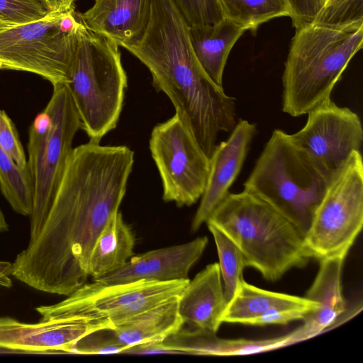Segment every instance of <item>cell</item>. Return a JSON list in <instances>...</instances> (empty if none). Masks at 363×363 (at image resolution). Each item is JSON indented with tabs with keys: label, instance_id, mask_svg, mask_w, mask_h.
I'll return each mask as SVG.
<instances>
[{
	"label": "cell",
	"instance_id": "32",
	"mask_svg": "<svg viewBox=\"0 0 363 363\" xmlns=\"http://www.w3.org/2000/svg\"><path fill=\"white\" fill-rule=\"evenodd\" d=\"M295 28L315 22L322 8L321 0H286Z\"/></svg>",
	"mask_w": 363,
	"mask_h": 363
},
{
	"label": "cell",
	"instance_id": "36",
	"mask_svg": "<svg viewBox=\"0 0 363 363\" xmlns=\"http://www.w3.org/2000/svg\"><path fill=\"white\" fill-rule=\"evenodd\" d=\"M9 230V225L6 223V218L3 212L0 208V233H4Z\"/></svg>",
	"mask_w": 363,
	"mask_h": 363
},
{
	"label": "cell",
	"instance_id": "30",
	"mask_svg": "<svg viewBox=\"0 0 363 363\" xmlns=\"http://www.w3.org/2000/svg\"><path fill=\"white\" fill-rule=\"evenodd\" d=\"M318 306L319 304L312 300L303 304L278 306L253 319L247 325H286L294 320H303L308 313L318 309Z\"/></svg>",
	"mask_w": 363,
	"mask_h": 363
},
{
	"label": "cell",
	"instance_id": "6",
	"mask_svg": "<svg viewBox=\"0 0 363 363\" xmlns=\"http://www.w3.org/2000/svg\"><path fill=\"white\" fill-rule=\"evenodd\" d=\"M79 129V117L67 85L54 86L49 102L28 130L27 167L33 183L30 240L47 218Z\"/></svg>",
	"mask_w": 363,
	"mask_h": 363
},
{
	"label": "cell",
	"instance_id": "7",
	"mask_svg": "<svg viewBox=\"0 0 363 363\" xmlns=\"http://www.w3.org/2000/svg\"><path fill=\"white\" fill-rule=\"evenodd\" d=\"M81 21L73 7L1 30L0 69L35 74L52 86L66 84Z\"/></svg>",
	"mask_w": 363,
	"mask_h": 363
},
{
	"label": "cell",
	"instance_id": "5",
	"mask_svg": "<svg viewBox=\"0 0 363 363\" xmlns=\"http://www.w3.org/2000/svg\"><path fill=\"white\" fill-rule=\"evenodd\" d=\"M331 179L296 147L289 134L275 129L243 186L305 235Z\"/></svg>",
	"mask_w": 363,
	"mask_h": 363
},
{
	"label": "cell",
	"instance_id": "11",
	"mask_svg": "<svg viewBox=\"0 0 363 363\" xmlns=\"http://www.w3.org/2000/svg\"><path fill=\"white\" fill-rule=\"evenodd\" d=\"M305 125L289 134L296 147L332 179L352 154L360 151L363 130L359 116L328 99L308 113Z\"/></svg>",
	"mask_w": 363,
	"mask_h": 363
},
{
	"label": "cell",
	"instance_id": "17",
	"mask_svg": "<svg viewBox=\"0 0 363 363\" xmlns=\"http://www.w3.org/2000/svg\"><path fill=\"white\" fill-rule=\"evenodd\" d=\"M150 4V0H95L80 16L89 29L122 46L142 34Z\"/></svg>",
	"mask_w": 363,
	"mask_h": 363
},
{
	"label": "cell",
	"instance_id": "16",
	"mask_svg": "<svg viewBox=\"0 0 363 363\" xmlns=\"http://www.w3.org/2000/svg\"><path fill=\"white\" fill-rule=\"evenodd\" d=\"M227 303L218 263L207 265L189 281L179 298V313L184 323L217 333Z\"/></svg>",
	"mask_w": 363,
	"mask_h": 363
},
{
	"label": "cell",
	"instance_id": "12",
	"mask_svg": "<svg viewBox=\"0 0 363 363\" xmlns=\"http://www.w3.org/2000/svg\"><path fill=\"white\" fill-rule=\"evenodd\" d=\"M107 324L81 318L42 320L37 323L0 318V348L29 352L72 353L77 342Z\"/></svg>",
	"mask_w": 363,
	"mask_h": 363
},
{
	"label": "cell",
	"instance_id": "10",
	"mask_svg": "<svg viewBox=\"0 0 363 363\" xmlns=\"http://www.w3.org/2000/svg\"><path fill=\"white\" fill-rule=\"evenodd\" d=\"M149 147L162 184V199L189 206L202 196L210 159L177 114L156 125Z\"/></svg>",
	"mask_w": 363,
	"mask_h": 363
},
{
	"label": "cell",
	"instance_id": "25",
	"mask_svg": "<svg viewBox=\"0 0 363 363\" xmlns=\"http://www.w3.org/2000/svg\"><path fill=\"white\" fill-rule=\"evenodd\" d=\"M206 223L216 243L224 296L228 303L243 279L242 272L247 267L246 261L240 249L221 230L211 222Z\"/></svg>",
	"mask_w": 363,
	"mask_h": 363
},
{
	"label": "cell",
	"instance_id": "29",
	"mask_svg": "<svg viewBox=\"0 0 363 363\" xmlns=\"http://www.w3.org/2000/svg\"><path fill=\"white\" fill-rule=\"evenodd\" d=\"M126 347L116 339L111 329L92 332L79 340L73 352L80 354L122 353Z\"/></svg>",
	"mask_w": 363,
	"mask_h": 363
},
{
	"label": "cell",
	"instance_id": "15",
	"mask_svg": "<svg viewBox=\"0 0 363 363\" xmlns=\"http://www.w3.org/2000/svg\"><path fill=\"white\" fill-rule=\"evenodd\" d=\"M344 258L333 257L320 259L318 273L305 297L317 302L318 309L308 313L303 324L291 331L294 344L308 340L341 323L340 319L351 317L343 297L342 274ZM359 313V312H357Z\"/></svg>",
	"mask_w": 363,
	"mask_h": 363
},
{
	"label": "cell",
	"instance_id": "28",
	"mask_svg": "<svg viewBox=\"0 0 363 363\" xmlns=\"http://www.w3.org/2000/svg\"><path fill=\"white\" fill-rule=\"evenodd\" d=\"M48 13L40 0H0V16L15 25L39 20Z\"/></svg>",
	"mask_w": 363,
	"mask_h": 363
},
{
	"label": "cell",
	"instance_id": "19",
	"mask_svg": "<svg viewBox=\"0 0 363 363\" xmlns=\"http://www.w3.org/2000/svg\"><path fill=\"white\" fill-rule=\"evenodd\" d=\"M245 30L224 18L211 25L189 27V38L202 69L217 85L223 87V75L229 54Z\"/></svg>",
	"mask_w": 363,
	"mask_h": 363
},
{
	"label": "cell",
	"instance_id": "35",
	"mask_svg": "<svg viewBox=\"0 0 363 363\" xmlns=\"http://www.w3.org/2000/svg\"><path fill=\"white\" fill-rule=\"evenodd\" d=\"M12 275V263L6 261H0V286L11 287L12 281L10 276Z\"/></svg>",
	"mask_w": 363,
	"mask_h": 363
},
{
	"label": "cell",
	"instance_id": "18",
	"mask_svg": "<svg viewBox=\"0 0 363 363\" xmlns=\"http://www.w3.org/2000/svg\"><path fill=\"white\" fill-rule=\"evenodd\" d=\"M164 345L179 354L210 356H240L270 352L294 345L291 333L268 339H228L216 333L182 328L163 341Z\"/></svg>",
	"mask_w": 363,
	"mask_h": 363
},
{
	"label": "cell",
	"instance_id": "2",
	"mask_svg": "<svg viewBox=\"0 0 363 363\" xmlns=\"http://www.w3.org/2000/svg\"><path fill=\"white\" fill-rule=\"evenodd\" d=\"M362 44L363 21L339 26L313 22L296 28L282 75L283 112L301 116L330 99Z\"/></svg>",
	"mask_w": 363,
	"mask_h": 363
},
{
	"label": "cell",
	"instance_id": "26",
	"mask_svg": "<svg viewBox=\"0 0 363 363\" xmlns=\"http://www.w3.org/2000/svg\"><path fill=\"white\" fill-rule=\"evenodd\" d=\"M315 22L334 26L363 21V0H321Z\"/></svg>",
	"mask_w": 363,
	"mask_h": 363
},
{
	"label": "cell",
	"instance_id": "9",
	"mask_svg": "<svg viewBox=\"0 0 363 363\" xmlns=\"http://www.w3.org/2000/svg\"><path fill=\"white\" fill-rule=\"evenodd\" d=\"M189 279L169 281L140 280L101 285L85 283L63 301L35 308L42 320L81 318L102 322L110 329L172 297L180 296Z\"/></svg>",
	"mask_w": 363,
	"mask_h": 363
},
{
	"label": "cell",
	"instance_id": "31",
	"mask_svg": "<svg viewBox=\"0 0 363 363\" xmlns=\"http://www.w3.org/2000/svg\"><path fill=\"white\" fill-rule=\"evenodd\" d=\"M0 146L19 167H27V160L18 133L11 118L1 109H0Z\"/></svg>",
	"mask_w": 363,
	"mask_h": 363
},
{
	"label": "cell",
	"instance_id": "14",
	"mask_svg": "<svg viewBox=\"0 0 363 363\" xmlns=\"http://www.w3.org/2000/svg\"><path fill=\"white\" fill-rule=\"evenodd\" d=\"M208 242V238L203 236L186 243L148 251L131 257L118 269L94 281L101 285H114L140 280L188 279L189 272L202 256Z\"/></svg>",
	"mask_w": 363,
	"mask_h": 363
},
{
	"label": "cell",
	"instance_id": "37",
	"mask_svg": "<svg viewBox=\"0 0 363 363\" xmlns=\"http://www.w3.org/2000/svg\"><path fill=\"white\" fill-rule=\"evenodd\" d=\"M17 26V25L11 23L10 22L3 19L0 16V30H3V29H5V28H11V27H13V26Z\"/></svg>",
	"mask_w": 363,
	"mask_h": 363
},
{
	"label": "cell",
	"instance_id": "27",
	"mask_svg": "<svg viewBox=\"0 0 363 363\" xmlns=\"http://www.w3.org/2000/svg\"><path fill=\"white\" fill-rule=\"evenodd\" d=\"M189 27L211 25L223 19L220 0H174Z\"/></svg>",
	"mask_w": 363,
	"mask_h": 363
},
{
	"label": "cell",
	"instance_id": "21",
	"mask_svg": "<svg viewBox=\"0 0 363 363\" xmlns=\"http://www.w3.org/2000/svg\"><path fill=\"white\" fill-rule=\"evenodd\" d=\"M134 247L133 233L118 211L96 238L89 261V275L95 279L118 269L133 255Z\"/></svg>",
	"mask_w": 363,
	"mask_h": 363
},
{
	"label": "cell",
	"instance_id": "13",
	"mask_svg": "<svg viewBox=\"0 0 363 363\" xmlns=\"http://www.w3.org/2000/svg\"><path fill=\"white\" fill-rule=\"evenodd\" d=\"M256 133V125L247 120L237 122L228 139L217 144L210 159L205 191L192 219L191 229L198 230L230 193L239 175Z\"/></svg>",
	"mask_w": 363,
	"mask_h": 363
},
{
	"label": "cell",
	"instance_id": "1",
	"mask_svg": "<svg viewBox=\"0 0 363 363\" xmlns=\"http://www.w3.org/2000/svg\"><path fill=\"white\" fill-rule=\"evenodd\" d=\"M134 164L125 145L90 140L74 148L44 224L12 263V276L37 290L68 296L85 283L90 255L118 211Z\"/></svg>",
	"mask_w": 363,
	"mask_h": 363
},
{
	"label": "cell",
	"instance_id": "4",
	"mask_svg": "<svg viewBox=\"0 0 363 363\" xmlns=\"http://www.w3.org/2000/svg\"><path fill=\"white\" fill-rule=\"evenodd\" d=\"M81 21L65 84L78 113L81 129L90 140L100 143L118 122L127 74L119 46L91 30Z\"/></svg>",
	"mask_w": 363,
	"mask_h": 363
},
{
	"label": "cell",
	"instance_id": "24",
	"mask_svg": "<svg viewBox=\"0 0 363 363\" xmlns=\"http://www.w3.org/2000/svg\"><path fill=\"white\" fill-rule=\"evenodd\" d=\"M0 189L14 211L30 216L33 183L28 167H19L1 146Z\"/></svg>",
	"mask_w": 363,
	"mask_h": 363
},
{
	"label": "cell",
	"instance_id": "23",
	"mask_svg": "<svg viewBox=\"0 0 363 363\" xmlns=\"http://www.w3.org/2000/svg\"><path fill=\"white\" fill-rule=\"evenodd\" d=\"M224 17L255 33L263 23L291 16L286 0H220Z\"/></svg>",
	"mask_w": 363,
	"mask_h": 363
},
{
	"label": "cell",
	"instance_id": "34",
	"mask_svg": "<svg viewBox=\"0 0 363 363\" xmlns=\"http://www.w3.org/2000/svg\"><path fill=\"white\" fill-rule=\"evenodd\" d=\"M50 13L65 12L74 7L77 0H40Z\"/></svg>",
	"mask_w": 363,
	"mask_h": 363
},
{
	"label": "cell",
	"instance_id": "33",
	"mask_svg": "<svg viewBox=\"0 0 363 363\" xmlns=\"http://www.w3.org/2000/svg\"><path fill=\"white\" fill-rule=\"evenodd\" d=\"M122 353L131 354H179L177 351L167 347L163 342L133 345L126 348Z\"/></svg>",
	"mask_w": 363,
	"mask_h": 363
},
{
	"label": "cell",
	"instance_id": "20",
	"mask_svg": "<svg viewBox=\"0 0 363 363\" xmlns=\"http://www.w3.org/2000/svg\"><path fill=\"white\" fill-rule=\"evenodd\" d=\"M179 296H172L113 328L116 339L126 348L163 342L184 324L179 313Z\"/></svg>",
	"mask_w": 363,
	"mask_h": 363
},
{
	"label": "cell",
	"instance_id": "3",
	"mask_svg": "<svg viewBox=\"0 0 363 363\" xmlns=\"http://www.w3.org/2000/svg\"><path fill=\"white\" fill-rule=\"evenodd\" d=\"M207 221L221 230L240 249L247 267L275 281L313 258L304 234L271 206L243 189L229 193ZM206 221V222H207Z\"/></svg>",
	"mask_w": 363,
	"mask_h": 363
},
{
	"label": "cell",
	"instance_id": "8",
	"mask_svg": "<svg viewBox=\"0 0 363 363\" xmlns=\"http://www.w3.org/2000/svg\"><path fill=\"white\" fill-rule=\"evenodd\" d=\"M362 225L363 162L356 151L330 180L305 234L306 247L318 260L345 259Z\"/></svg>",
	"mask_w": 363,
	"mask_h": 363
},
{
	"label": "cell",
	"instance_id": "22",
	"mask_svg": "<svg viewBox=\"0 0 363 363\" xmlns=\"http://www.w3.org/2000/svg\"><path fill=\"white\" fill-rule=\"evenodd\" d=\"M309 301L305 296L262 289L248 284L243 279L227 303L221 321L223 323L247 325L272 308L285 305L303 304Z\"/></svg>",
	"mask_w": 363,
	"mask_h": 363
}]
</instances>
